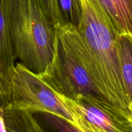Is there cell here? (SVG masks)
<instances>
[{"instance_id":"8fae6325","label":"cell","mask_w":132,"mask_h":132,"mask_svg":"<svg viewBox=\"0 0 132 132\" xmlns=\"http://www.w3.org/2000/svg\"><path fill=\"white\" fill-rule=\"evenodd\" d=\"M122 33L132 36V0H110Z\"/></svg>"},{"instance_id":"3957f363","label":"cell","mask_w":132,"mask_h":132,"mask_svg":"<svg viewBox=\"0 0 132 132\" xmlns=\"http://www.w3.org/2000/svg\"><path fill=\"white\" fill-rule=\"evenodd\" d=\"M55 56L47 69L39 75L40 77L68 99L76 101L85 97L113 106L99 89L97 72L90 54L75 43L61 25H55Z\"/></svg>"},{"instance_id":"8992f818","label":"cell","mask_w":132,"mask_h":132,"mask_svg":"<svg viewBox=\"0 0 132 132\" xmlns=\"http://www.w3.org/2000/svg\"><path fill=\"white\" fill-rule=\"evenodd\" d=\"M15 60L6 15L5 0H0V105L9 100Z\"/></svg>"},{"instance_id":"9c48e42d","label":"cell","mask_w":132,"mask_h":132,"mask_svg":"<svg viewBox=\"0 0 132 132\" xmlns=\"http://www.w3.org/2000/svg\"><path fill=\"white\" fill-rule=\"evenodd\" d=\"M42 132H84L64 118L46 112L33 113Z\"/></svg>"},{"instance_id":"30bf717a","label":"cell","mask_w":132,"mask_h":132,"mask_svg":"<svg viewBox=\"0 0 132 132\" xmlns=\"http://www.w3.org/2000/svg\"><path fill=\"white\" fill-rule=\"evenodd\" d=\"M63 25L79 28L82 19L81 0H56Z\"/></svg>"},{"instance_id":"6da1fadb","label":"cell","mask_w":132,"mask_h":132,"mask_svg":"<svg viewBox=\"0 0 132 132\" xmlns=\"http://www.w3.org/2000/svg\"><path fill=\"white\" fill-rule=\"evenodd\" d=\"M5 10L15 60L37 75L43 73L55 56V26L39 0H5Z\"/></svg>"},{"instance_id":"7c38bea8","label":"cell","mask_w":132,"mask_h":132,"mask_svg":"<svg viewBox=\"0 0 132 132\" xmlns=\"http://www.w3.org/2000/svg\"><path fill=\"white\" fill-rule=\"evenodd\" d=\"M50 21L54 26L63 25L56 0H39Z\"/></svg>"},{"instance_id":"5b68a950","label":"cell","mask_w":132,"mask_h":132,"mask_svg":"<svg viewBox=\"0 0 132 132\" xmlns=\"http://www.w3.org/2000/svg\"><path fill=\"white\" fill-rule=\"evenodd\" d=\"M59 97L75 118H81L104 132H132V116L112 105L85 97L76 101Z\"/></svg>"},{"instance_id":"52a82bcc","label":"cell","mask_w":132,"mask_h":132,"mask_svg":"<svg viewBox=\"0 0 132 132\" xmlns=\"http://www.w3.org/2000/svg\"><path fill=\"white\" fill-rule=\"evenodd\" d=\"M0 113L6 132H42L31 111L6 102L0 105Z\"/></svg>"},{"instance_id":"ba28073f","label":"cell","mask_w":132,"mask_h":132,"mask_svg":"<svg viewBox=\"0 0 132 132\" xmlns=\"http://www.w3.org/2000/svg\"><path fill=\"white\" fill-rule=\"evenodd\" d=\"M117 44L121 78L132 111V36L120 34Z\"/></svg>"},{"instance_id":"277c9868","label":"cell","mask_w":132,"mask_h":132,"mask_svg":"<svg viewBox=\"0 0 132 132\" xmlns=\"http://www.w3.org/2000/svg\"><path fill=\"white\" fill-rule=\"evenodd\" d=\"M8 102L14 107L32 113L54 114L77 125L76 118L59 94L39 75L31 71L20 62L15 65Z\"/></svg>"},{"instance_id":"4fadbf2b","label":"cell","mask_w":132,"mask_h":132,"mask_svg":"<svg viewBox=\"0 0 132 132\" xmlns=\"http://www.w3.org/2000/svg\"><path fill=\"white\" fill-rule=\"evenodd\" d=\"M101 9V10L105 13L106 16L112 23L116 31L119 34H121V29L119 26L118 21H117V15L115 11L113 6L111 3L110 0H92Z\"/></svg>"},{"instance_id":"7a4b0ae2","label":"cell","mask_w":132,"mask_h":132,"mask_svg":"<svg viewBox=\"0 0 132 132\" xmlns=\"http://www.w3.org/2000/svg\"><path fill=\"white\" fill-rule=\"evenodd\" d=\"M82 19L77 28L98 71L104 94L113 106L132 116L121 78L116 31L92 0H81Z\"/></svg>"}]
</instances>
